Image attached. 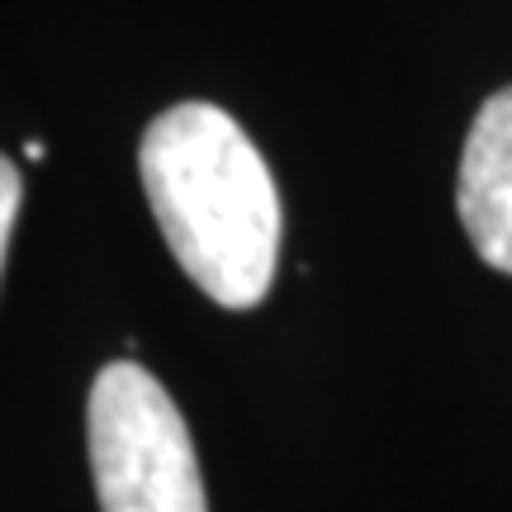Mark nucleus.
I'll use <instances>...</instances> for the list:
<instances>
[{
    "instance_id": "nucleus-5",
    "label": "nucleus",
    "mask_w": 512,
    "mask_h": 512,
    "mask_svg": "<svg viewBox=\"0 0 512 512\" xmlns=\"http://www.w3.org/2000/svg\"><path fill=\"white\" fill-rule=\"evenodd\" d=\"M24 157H29V162H43V143H38V138L34 143H24Z\"/></svg>"
},
{
    "instance_id": "nucleus-3",
    "label": "nucleus",
    "mask_w": 512,
    "mask_h": 512,
    "mask_svg": "<svg viewBox=\"0 0 512 512\" xmlns=\"http://www.w3.org/2000/svg\"><path fill=\"white\" fill-rule=\"evenodd\" d=\"M460 223L475 252L512 275V86L484 100L460 152L456 181Z\"/></svg>"
},
{
    "instance_id": "nucleus-1",
    "label": "nucleus",
    "mask_w": 512,
    "mask_h": 512,
    "mask_svg": "<svg viewBox=\"0 0 512 512\" xmlns=\"http://www.w3.org/2000/svg\"><path fill=\"white\" fill-rule=\"evenodd\" d=\"M138 171L181 271L223 309L261 304L280 261V195L238 119L209 100L171 105L147 124Z\"/></svg>"
},
{
    "instance_id": "nucleus-4",
    "label": "nucleus",
    "mask_w": 512,
    "mask_h": 512,
    "mask_svg": "<svg viewBox=\"0 0 512 512\" xmlns=\"http://www.w3.org/2000/svg\"><path fill=\"white\" fill-rule=\"evenodd\" d=\"M19 200H24V176H19V166L10 162V157H0V266H5L10 233H15Z\"/></svg>"
},
{
    "instance_id": "nucleus-2",
    "label": "nucleus",
    "mask_w": 512,
    "mask_h": 512,
    "mask_svg": "<svg viewBox=\"0 0 512 512\" xmlns=\"http://www.w3.org/2000/svg\"><path fill=\"white\" fill-rule=\"evenodd\" d=\"M100 512H209L176 399L133 361H110L86 403Z\"/></svg>"
}]
</instances>
